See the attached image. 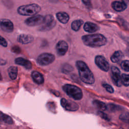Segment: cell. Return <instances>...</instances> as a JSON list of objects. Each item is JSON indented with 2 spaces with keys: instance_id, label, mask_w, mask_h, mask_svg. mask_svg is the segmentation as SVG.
Wrapping results in <instances>:
<instances>
[{
  "instance_id": "11",
  "label": "cell",
  "mask_w": 129,
  "mask_h": 129,
  "mask_svg": "<svg viewBox=\"0 0 129 129\" xmlns=\"http://www.w3.org/2000/svg\"><path fill=\"white\" fill-rule=\"evenodd\" d=\"M0 28L3 31L11 33L14 30V24L9 19H0Z\"/></svg>"
},
{
  "instance_id": "13",
  "label": "cell",
  "mask_w": 129,
  "mask_h": 129,
  "mask_svg": "<svg viewBox=\"0 0 129 129\" xmlns=\"http://www.w3.org/2000/svg\"><path fill=\"white\" fill-rule=\"evenodd\" d=\"M18 41L20 43L26 44L32 42L33 40V37L29 34H21L18 37Z\"/></svg>"
},
{
  "instance_id": "28",
  "label": "cell",
  "mask_w": 129,
  "mask_h": 129,
  "mask_svg": "<svg viewBox=\"0 0 129 129\" xmlns=\"http://www.w3.org/2000/svg\"><path fill=\"white\" fill-rule=\"evenodd\" d=\"M97 114L101 117L102 118V119L105 120H107V121H110V119L109 118V117L104 112H103V111H98L97 112Z\"/></svg>"
},
{
  "instance_id": "1",
  "label": "cell",
  "mask_w": 129,
  "mask_h": 129,
  "mask_svg": "<svg viewBox=\"0 0 129 129\" xmlns=\"http://www.w3.org/2000/svg\"><path fill=\"white\" fill-rule=\"evenodd\" d=\"M80 79L87 84H93L95 82L94 76L86 63L82 60H78L76 63Z\"/></svg>"
},
{
  "instance_id": "30",
  "label": "cell",
  "mask_w": 129,
  "mask_h": 129,
  "mask_svg": "<svg viewBox=\"0 0 129 129\" xmlns=\"http://www.w3.org/2000/svg\"><path fill=\"white\" fill-rule=\"evenodd\" d=\"M103 87L105 89V90L110 93H113L114 92V89L112 87L107 84H103Z\"/></svg>"
},
{
  "instance_id": "26",
  "label": "cell",
  "mask_w": 129,
  "mask_h": 129,
  "mask_svg": "<svg viewBox=\"0 0 129 129\" xmlns=\"http://www.w3.org/2000/svg\"><path fill=\"white\" fill-rule=\"evenodd\" d=\"M1 117L2 118V119H3V120L5 122L7 123L8 124H12L13 123V120L12 119V118L6 114H2L1 115Z\"/></svg>"
},
{
  "instance_id": "23",
  "label": "cell",
  "mask_w": 129,
  "mask_h": 129,
  "mask_svg": "<svg viewBox=\"0 0 129 129\" xmlns=\"http://www.w3.org/2000/svg\"><path fill=\"white\" fill-rule=\"evenodd\" d=\"M119 118L124 122L129 123V112H124L121 113L119 116Z\"/></svg>"
},
{
  "instance_id": "15",
  "label": "cell",
  "mask_w": 129,
  "mask_h": 129,
  "mask_svg": "<svg viewBox=\"0 0 129 129\" xmlns=\"http://www.w3.org/2000/svg\"><path fill=\"white\" fill-rule=\"evenodd\" d=\"M111 6L115 11L117 12L123 11L126 8V5L124 2L114 1L112 3Z\"/></svg>"
},
{
  "instance_id": "21",
  "label": "cell",
  "mask_w": 129,
  "mask_h": 129,
  "mask_svg": "<svg viewBox=\"0 0 129 129\" xmlns=\"http://www.w3.org/2000/svg\"><path fill=\"white\" fill-rule=\"evenodd\" d=\"M93 104L96 108L101 110H105L107 109V106L106 104L104 102L98 100H94L93 101Z\"/></svg>"
},
{
  "instance_id": "7",
  "label": "cell",
  "mask_w": 129,
  "mask_h": 129,
  "mask_svg": "<svg viewBox=\"0 0 129 129\" xmlns=\"http://www.w3.org/2000/svg\"><path fill=\"white\" fill-rule=\"evenodd\" d=\"M44 17L40 15H35L28 18L25 21V23L28 26H35L41 25L44 21Z\"/></svg>"
},
{
  "instance_id": "37",
  "label": "cell",
  "mask_w": 129,
  "mask_h": 129,
  "mask_svg": "<svg viewBox=\"0 0 129 129\" xmlns=\"http://www.w3.org/2000/svg\"><path fill=\"white\" fill-rule=\"evenodd\" d=\"M128 50H129V46H128Z\"/></svg>"
},
{
  "instance_id": "32",
  "label": "cell",
  "mask_w": 129,
  "mask_h": 129,
  "mask_svg": "<svg viewBox=\"0 0 129 129\" xmlns=\"http://www.w3.org/2000/svg\"><path fill=\"white\" fill-rule=\"evenodd\" d=\"M12 51H13L15 53H19L21 51V49L18 46H15L13 48H12Z\"/></svg>"
},
{
  "instance_id": "12",
  "label": "cell",
  "mask_w": 129,
  "mask_h": 129,
  "mask_svg": "<svg viewBox=\"0 0 129 129\" xmlns=\"http://www.w3.org/2000/svg\"><path fill=\"white\" fill-rule=\"evenodd\" d=\"M68 49V45L67 43L63 40L58 41L56 45V53L59 56L64 55L67 52Z\"/></svg>"
},
{
  "instance_id": "22",
  "label": "cell",
  "mask_w": 129,
  "mask_h": 129,
  "mask_svg": "<svg viewBox=\"0 0 129 129\" xmlns=\"http://www.w3.org/2000/svg\"><path fill=\"white\" fill-rule=\"evenodd\" d=\"M83 23V21L81 20H75L72 23V25H71L72 29L75 31H77L80 29V28L81 27Z\"/></svg>"
},
{
  "instance_id": "4",
  "label": "cell",
  "mask_w": 129,
  "mask_h": 129,
  "mask_svg": "<svg viewBox=\"0 0 129 129\" xmlns=\"http://www.w3.org/2000/svg\"><path fill=\"white\" fill-rule=\"evenodd\" d=\"M62 89L69 97L75 100H81L83 97L82 90L76 86L65 84L62 86Z\"/></svg>"
},
{
  "instance_id": "31",
  "label": "cell",
  "mask_w": 129,
  "mask_h": 129,
  "mask_svg": "<svg viewBox=\"0 0 129 129\" xmlns=\"http://www.w3.org/2000/svg\"><path fill=\"white\" fill-rule=\"evenodd\" d=\"M0 45L4 47H7L8 46V43L6 40L0 35Z\"/></svg>"
},
{
  "instance_id": "5",
  "label": "cell",
  "mask_w": 129,
  "mask_h": 129,
  "mask_svg": "<svg viewBox=\"0 0 129 129\" xmlns=\"http://www.w3.org/2000/svg\"><path fill=\"white\" fill-rule=\"evenodd\" d=\"M55 24L56 22L53 17L51 15H47L44 17V21L38 30L40 31H49L55 26Z\"/></svg>"
},
{
  "instance_id": "35",
  "label": "cell",
  "mask_w": 129,
  "mask_h": 129,
  "mask_svg": "<svg viewBox=\"0 0 129 129\" xmlns=\"http://www.w3.org/2000/svg\"><path fill=\"white\" fill-rule=\"evenodd\" d=\"M2 79V76H1V73H0V80Z\"/></svg>"
},
{
  "instance_id": "29",
  "label": "cell",
  "mask_w": 129,
  "mask_h": 129,
  "mask_svg": "<svg viewBox=\"0 0 129 129\" xmlns=\"http://www.w3.org/2000/svg\"><path fill=\"white\" fill-rule=\"evenodd\" d=\"M120 107L117 105H116L114 104H109L107 106V108L111 111H114L115 110H119Z\"/></svg>"
},
{
  "instance_id": "14",
  "label": "cell",
  "mask_w": 129,
  "mask_h": 129,
  "mask_svg": "<svg viewBox=\"0 0 129 129\" xmlns=\"http://www.w3.org/2000/svg\"><path fill=\"white\" fill-rule=\"evenodd\" d=\"M84 29L86 32L89 33H94L98 31L99 28L96 24L93 23L87 22L84 25Z\"/></svg>"
},
{
  "instance_id": "9",
  "label": "cell",
  "mask_w": 129,
  "mask_h": 129,
  "mask_svg": "<svg viewBox=\"0 0 129 129\" xmlns=\"http://www.w3.org/2000/svg\"><path fill=\"white\" fill-rule=\"evenodd\" d=\"M95 62L98 67L104 72H107L109 69L108 62L102 55H97L95 58Z\"/></svg>"
},
{
  "instance_id": "18",
  "label": "cell",
  "mask_w": 129,
  "mask_h": 129,
  "mask_svg": "<svg viewBox=\"0 0 129 129\" xmlns=\"http://www.w3.org/2000/svg\"><path fill=\"white\" fill-rule=\"evenodd\" d=\"M31 76L33 80L36 83L41 84L44 82L43 77L40 73L37 71H33L32 73Z\"/></svg>"
},
{
  "instance_id": "24",
  "label": "cell",
  "mask_w": 129,
  "mask_h": 129,
  "mask_svg": "<svg viewBox=\"0 0 129 129\" xmlns=\"http://www.w3.org/2000/svg\"><path fill=\"white\" fill-rule=\"evenodd\" d=\"M122 84L124 86H129V75L123 74L121 75Z\"/></svg>"
},
{
  "instance_id": "2",
  "label": "cell",
  "mask_w": 129,
  "mask_h": 129,
  "mask_svg": "<svg viewBox=\"0 0 129 129\" xmlns=\"http://www.w3.org/2000/svg\"><path fill=\"white\" fill-rule=\"evenodd\" d=\"M82 40L85 45L91 47H101L107 42L106 38L100 34L84 35L82 36Z\"/></svg>"
},
{
  "instance_id": "17",
  "label": "cell",
  "mask_w": 129,
  "mask_h": 129,
  "mask_svg": "<svg viewBox=\"0 0 129 129\" xmlns=\"http://www.w3.org/2000/svg\"><path fill=\"white\" fill-rule=\"evenodd\" d=\"M56 17L57 20L61 22V23L63 24H66L67 23L69 20V15L63 12H58L56 14Z\"/></svg>"
},
{
  "instance_id": "3",
  "label": "cell",
  "mask_w": 129,
  "mask_h": 129,
  "mask_svg": "<svg viewBox=\"0 0 129 129\" xmlns=\"http://www.w3.org/2000/svg\"><path fill=\"white\" fill-rule=\"evenodd\" d=\"M40 10L41 7L38 4H31L19 7L17 12L23 16H34L38 13Z\"/></svg>"
},
{
  "instance_id": "6",
  "label": "cell",
  "mask_w": 129,
  "mask_h": 129,
  "mask_svg": "<svg viewBox=\"0 0 129 129\" xmlns=\"http://www.w3.org/2000/svg\"><path fill=\"white\" fill-rule=\"evenodd\" d=\"M55 59L53 54L49 53H43L40 54L37 58V62L41 66H47L51 63Z\"/></svg>"
},
{
  "instance_id": "34",
  "label": "cell",
  "mask_w": 129,
  "mask_h": 129,
  "mask_svg": "<svg viewBox=\"0 0 129 129\" xmlns=\"http://www.w3.org/2000/svg\"><path fill=\"white\" fill-rule=\"evenodd\" d=\"M49 1H50L51 2H56L57 1V0H49Z\"/></svg>"
},
{
  "instance_id": "27",
  "label": "cell",
  "mask_w": 129,
  "mask_h": 129,
  "mask_svg": "<svg viewBox=\"0 0 129 129\" xmlns=\"http://www.w3.org/2000/svg\"><path fill=\"white\" fill-rule=\"evenodd\" d=\"M73 70L72 67L68 64H65L62 67V72L64 73H68L71 71H72Z\"/></svg>"
},
{
  "instance_id": "33",
  "label": "cell",
  "mask_w": 129,
  "mask_h": 129,
  "mask_svg": "<svg viewBox=\"0 0 129 129\" xmlns=\"http://www.w3.org/2000/svg\"><path fill=\"white\" fill-rule=\"evenodd\" d=\"M83 3L87 7L91 6V1L90 0H82Z\"/></svg>"
},
{
  "instance_id": "8",
  "label": "cell",
  "mask_w": 129,
  "mask_h": 129,
  "mask_svg": "<svg viewBox=\"0 0 129 129\" xmlns=\"http://www.w3.org/2000/svg\"><path fill=\"white\" fill-rule=\"evenodd\" d=\"M111 77L113 83L117 87H120L122 84L121 76L120 75V72L118 68L112 66L111 68Z\"/></svg>"
},
{
  "instance_id": "10",
  "label": "cell",
  "mask_w": 129,
  "mask_h": 129,
  "mask_svg": "<svg viewBox=\"0 0 129 129\" xmlns=\"http://www.w3.org/2000/svg\"><path fill=\"white\" fill-rule=\"evenodd\" d=\"M60 104L68 111H75L79 109V106L76 103L72 100H66L65 98H62L60 100Z\"/></svg>"
},
{
  "instance_id": "19",
  "label": "cell",
  "mask_w": 129,
  "mask_h": 129,
  "mask_svg": "<svg viewBox=\"0 0 129 129\" xmlns=\"http://www.w3.org/2000/svg\"><path fill=\"white\" fill-rule=\"evenodd\" d=\"M123 57V54L120 50L115 51L110 57V59L112 62L117 63L119 62Z\"/></svg>"
},
{
  "instance_id": "36",
  "label": "cell",
  "mask_w": 129,
  "mask_h": 129,
  "mask_svg": "<svg viewBox=\"0 0 129 129\" xmlns=\"http://www.w3.org/2000/svg\"><path fill=\"white\" fill-rule=\"evenodd\" d=\"M119 129H124V128H123L122 127H120V128H119Z\"/></svg>"
},
{
  "instance_id": "25",
  "label": "cell",
  "mask_w": 129,
  "mask_h": 129,
  "mask_svg": "<svg viewBox=\"0 0 129 129\" xmlns=\"http://www.w3.org/2000/svg\"><path fill=\"white\" fill-rule=\"evenodd\" d=\"M121 68L125 72H129V60H124L120 63Z\"/></svg>"
},
{
  "instance_id": "16",
  "label": "cell",
  "mask_w": 129,
  "mask_h": 129,
  "mask_svg": "<svg viewBox=\"0 0 129 129\" xmlns=\"http://www.w3.org/2000/svg\"><path fill=\"white\" fill-rule=\"evenodd\" d=\"M16 63L24 66L27 69H30L32 68V64L30 61L23 57H17L15 59Z\"/></svg>"
},
{
  "instance_id": "20",
  "label": "cell",
  "mask_w": 129,
  "mask_h": 129,
  "mask_svg": "<svg viewBox=\"0 0 129 129\" xmlns=\"http://www.w3.org/2000/svg\"><path fill=\"white\" fill-rule=\"evenodd\" d=\"M8 74L12 80L16 79L18 75V68L15 66H11L8 69Z\"/></svg>"
}]
</instances>
